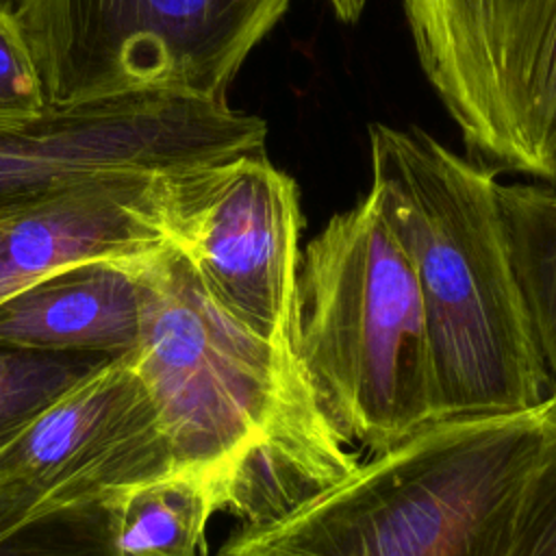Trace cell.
Here are the masks:
<instances>
[{
  "label": "cell",
  "mask_w": 556,
  "mask_h": 556,
  "mask_svg": "<svg viewBox=\"0 0 556 556\" xmlns=\"http://www.w3.org/2000/svg\"><path fill=\"white\" fill-rule=\"evenodd\" d=\"M130 363L176 469L208 478L243 526L276 519L358 460L321 413L298 354L228 315L169 241L139 261Z\"/></svg>",
  "instance_id": "cell-1"
},
{
  "label": "cell",
  "mask_w": 556,
  "mask_h": 556,
  "mask_svg": "<svg viewBox=\"0 0 556 556\" xmlns=\"http://www.w3.org/2000/svg\"><path fill=\"white\" fill-rule=\"evenodd\" d=\"M371 187L421 293L434 421L510 413L552 391L515 278L497 174L419 128L369 126Z\"/></svg>",
  "instance_id": "cell-2"
},
{
  "label": "cell",
  "mask_w": 556,
  "mask_h": 556,
  "mask_svg": "<svg viewBox=\"0 0 556 556\" xmlns=\"http://www.w3.org/2000/svg\"><path fill=\"white\" fill-rule=\"evenodd\" d=\"M556 456V395L432 421L285 515L243 526L228 556H510Z\"/></svg>",
  "instance_id": "cell-3"
},
{
  "label": "cell",
  "mask_w": 556,
  "mask_h": 556,
  "mask_svg": "<svg viewBox=\"0 0 556 556\" xmlns=\"http://www.w3.org/2000/svg\"><path fill=\"white\" fill-rule=\"evenodd\" d=\"M295 315L298 361L345 443L378 454L434 421L421 293L369 193L302 250Z\"/></svg>",
  "instance_id": "cell-4"
},
{
  "label": "cell",
  "mask_w": 556,
  "mask_h": 556,
  "mask_svg": "<svg viewBox=\"0 0 556 556\" xmlns=\"http://www.w3.org/2000/svg\"><path fill=\"white\" fill-rule=\"evenodd\" d=\"M291 0H20L13 9L48 102L141 91L226 102Z\"/></svg>",
  "instance_id": "cell-5"
},
{
  "label": "cell",
  "mask_w": 556,
  "mask_h": 556,
  "mask_svg": "<svg viewBox=\"0 0 556 556\" xmlns=\"http://www.w3.org/2000/svg\"><path fill=\"white\" fill-rule=\"evenodd\" d=\"M467 156L556 185V0H402Z\"/></svg>",
  "instance_id": "cell-6"
},
{
  "label": "cell",
  "mask_w": 556,
  "mask_h": 556,
  "mask_svg": "<svg viewBox=\"0 0 556 556\" xmlns=\"http://www.w3.org/2000/svg\"><path fill=\"white\" fill-rule=\"evenodd\" d=\"M267 124L228 102L141 91L0 117V208L111 172H189L263 154Z\"/></svg>",
  "instance_id": "cell-7"
},
{
  "label": "cell",
  "mask_w": 556,
  "mask_h": 556,
  "mask_svg": "<svg viewBox=\"0 0 556 556\" xmlns=\"http://www.w3.org/2000/svg\"><path fill=\"white\" fill-rule=\"evenodd\" d=\"M304 215L295 180L267 152L182 174L169 241L211 298L256 337L295 352Z\"/></svg>",
  "instance_id": "cell-8"
},
{
  "label": "cell",
  "mask_w": 556,
  "mask_h": 556,
  "mask_svg": "<svg viewBox=\"0 0 556 556\" xmlns=\"http://www.w3.org/2000/svg\"><path fill=\"white\" fill-rule=\"evenodd\" d=\"M174 471L169 439L130 356L76 382L0 450V482L37 495L39 508L117 500Z\"/></svg>",
  "instance_id": "cell-9"
},
{
  "label": "cell",
  "mask_w": 556,
  "mask_h": 556,
  "mask_svg": "<svg viewBox=\"0 0 556 556\" xmlns=\"http://www.w3.org/2000/svg\"><path fill=\"white\" fill-rule=\"evenodd\" d=\"M182 174H98L0 208V302L61 267L141 258L169 243Z\"/></svg>",
  "instance_id": "cell-10"
},
{
  "label": "cell",
  "mask_w": 556,
  "mask_h": 556,
  "mask_svg": "<svg viewBox=\"0 0 556 556\" xmlns=\"http://www.w3.org/2000/svg\"><path fill=\"white\" fill-rule=\"evenodd\" d=\"M141 258L67 265L4 298L0 345L130 356L139 339Z\"/></svg>",
  "instance_id": "cell-11"
},
{
  "label": "cell",
  "mask_w": 556,
  "mask_h": 556,
  "mask_svg": "<svg viewBox=\"0 0 556 556\" xmlns=\"http://www.w3.org/2000/svg\"><path fill=\"white\" fill-rule=\"evenodd\" d=\"M219 510L222 495L204 476L174 471L141 482L115 500L119 556H200Z\"/></svg>",
  "instance_id": "cell-12"
},
{
  "label": "cell",
  "mask_w": 556,
  "mask_h": 556,
  "mask_svg": "<svg viewBox=\"0 0 556 556\" xmlns=\"http://www.w3.org/2000/svg\"><path fill=\"white\" fill-rule=\"evenodd\" d=\"M497 204L549 391H556V191L497 182Z\"/></svg>",
  "instance_id": "cell-13"
},
{
  "label": "cell",
  "mask_w": 556,
  "mask_h": 556,
  "mask_svg": "<svg viewBox=\"0 0 556 556\" xmlns=\"http://www.w3.org/2000/svg\"><path fill=\"white\" fill-rule=\"evenodd\" d=\"M115 500L39 508L30 491L0 482V556H119Z\"/></svg>",
  "instance_id": "cell-14"
},
{
  "label": "cell",
  "mask_w": 556,
  "mask_h": 556,
  "mask_svg": "<svg viewBox=\"0 0 556 556\" xmlns=\"http://www.w3.org/2000/svg\"><path fill=\"white\" fill-rule=\"evenodd\" d=\"M113 358L0 345V450L76 382Z\"/></svg>",
  "instance_id": "cell-15"
},
{
  "label": "cell",
  "mask_w": 556,
  "mask_h": 556,
  "mask_svg": "<svg viewBox=\"0 0 556 556\" xmlns=\"http://www.w3.org/2000/svg\"><path fill=\"white\" fill-rule=\"evenodd\" d=\"M48 104L33 50L13 9L0 0V117L37 115Z\"/></svg>",
  "instance_id": "cell-16"
},
{
  "label": "cell",
  "mask_w": 556,
  "mask_h": 556,
  "mask_svg": "<svg viewBox=\"0 0 556 556\" xmlns=\"http://www.w3.org/2000/svg\"><path fill=\"white\" fill-rule=\"evenodd\" d=\"M510 556H556V456L530 493Z\"/></svg>",
  "instance_id": "cell-17"
},
{
  "label": "cell",
  "mask_w": 556,
  "mask_h": 556,
  "mask_svg": "<svg viewBox=\"0 0 556 556\" xmlns=\"http://www.w3.org/2000/svg\"><path fill=\"white\" fill-rule=\"evenodd\" d=\"M332 9V13L345 22V24H354L358 22L363 9H365V0H326Z\"/></svg>",
  "instance_id": "cell-18"
},
{
  "label": "cell",
  "mask_w": 556,
  "mask_h": 556,
  "mask_svg": "<svg viewBox=\"0 0 556 556\" xmlns=\"http://www.w3.org/2000/svg\"><path fill=\"white\" fill-rule=\"evenodd\" d=\"M217 556H228V554H226V552H222V549H219V552H217Z\"/></svg>",
  "instance_id": "cell-19"
}]
</instances>
